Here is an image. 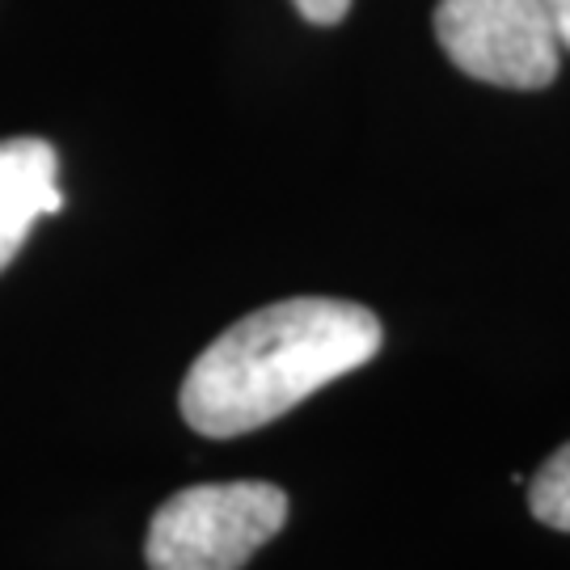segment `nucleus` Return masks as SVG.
Segmentation results:
<instances>
[{
    "mask_svg": "<svg viewBox=\"0 0 570 570\" xmlns=\"http://www.w3.org/2000/svg\"><path fill=\"white\" fill-rule=\"evenodd\" d=\"M60 157L39 136L0 140V271L21 254L30 228L63 207Z\"/></svg>",
    "mask_w": 570,
    "mask_h": 570,
    "instance_id": "20e7f679",
    "label": "nucleus"
},
{
    "mask_svg": "<svg viewBox=\"0 0 570 570\" xmlns=\"http://www.w3.org/2000/svg\"><path fill=\"white\" fill-rule=\"evenodd\" d=\"M546 9H550L553 26H558V39L562 47H570V0H541Z\"/></svg>",
    "mask_w": 570,
    "mask_h": 570,
    "instance_id": "0eeeda50",
    "label": "nucleus"
},
{
    "mask_svg": "<svg viewBox=\"0 0 570 570\" xmlns=\"http://www.w3.org/2000/svg\"><path fill=\"white\" fill-rule=\"evenodd\" d=\"M292 4L313 26H338L346 18V9H351V0H292Z\"/></svg>",
    "mask_w": 570,
    "mask_h": 570,
    "instance_id": "423d86ee",
    "label": "nucleus"
},
{
    "mask_svg": "<svg viewBox=\"0 0 570 570\" xmlns=\"http://www.w3.org/2000/svg\"><path fill=\"white\" fill-rule=\"evenodd\" d=\"M287 524L271 482H204L165 499L144 541L148 570H242Z\"/></svg>",
    "mask_w": 570,
    "mask_h": 570,
    "instance_id": "f03ea898",
    "label": "nucleus"
},
{
    "mask_svg": "<svg viewBox=\"0 0 570 570\" xmlns=\"http://www.w3.org/2000/svg\"><path fill=\"white\" fill-rule=\"evenodd\" d=\"M435 39L465 77L499 89H546L562 60L541 0H440Z\"/></svg>",
    "mask_w": 570,
    "mask_h": 570,
    "instance_id": "7ed1b4c3",
    "label": "nucleus"
},
{
    "mask_svg": "<svg viewBox=\"0 0 570 570\" xmlns=\"http://www.w3.org/2000/svg\"><path fill=\"white\" fill-rule=\"evenodd\" d=\"M376 313L334 296H292L245 313L190 364L178 406L190 431L237 440L376 360Z\"/></svg>",
    "mask_w": 570,
    "mask_h": 570,
    "instance_id": "f257e3e1",
    "label": "nucleus"
},
{
    "mask_svg": "<svg viewBox=\"0 0 570 570\" xmlns=\"http://www.w3.org/2000/svg\"><path fill=\"white\" fill-rule=\"evenodd\" d=\"M529 508L546 529L570 532V440L537 469L529 482Z\"/></svg>",
    "mask_w": 570,
    "mask_h": 570,
    "instance_id": "39448f33",
    "label": "nucleus"
}]
</instances>
